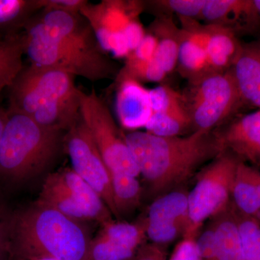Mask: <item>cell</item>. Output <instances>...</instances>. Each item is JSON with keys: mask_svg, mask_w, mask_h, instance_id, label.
Returning a JSON list of instances; mask_svg holds the SVG:
<instances>
[{"mask_svg": "<svg viewBox=\"0 0 260 260\" xmlns=\"http://www.w3.org/2000/svg\"><path fill=\"white\" fill-rule=\"evenodd\" d=\"M125 138L140 175L156 194L187 180L200 166L223 153L214 131L194 130L185 137L132 131Z\"/></svg>", "mask_w": 260, "mask_h": 260, "instance_id": "cell-1", "label": "cell"}, {"mask_svg": "<svg viewBox=\"0 0 260 260\" xmlns=\"http://www.w3.org/2000/svg\"><path fill=\"white\" fill-rule=\"evenodd\" d=\"M90 236L79 221L36 201L10 218L9 256L85 260Z\"/></svg>", "mask_w": 260, "mask_h": 260, "instance_id": "cell-2", "label": "cell"}, {"mask_svg": "<svg viewBox=\"0 0 260 260\" xmlns=\"http://www.w3.org/2000/svg\"><path fill=\"white\" fill-rule=\"evenodd\" d=\"M74 78L61 70L24 64L8 89V109L45 127L68 132L80 119V89Z\"/></svg>", "mask_w": 260, "mask_h": 260, "instance_id": "cell-3", "label": "cell"}, {"mask_svg": "<svg viewBox=\"0 0 260 260\" xmlns=\"http://www.w3.org/2000/svg\"><path fill=\"white\" fill-rule=\"evenodd\" d=\"M8 111L0 144V177L15 182L28 180L55 160L64 148L67 132L45 127L28 116Z\"/></svg>", "mask_w": 260, "mask_h": 260, "instance_id": "cell-4", "label": "cell"}, {"mask_svg": "<svg viewBox=\"0 0 260 260\" xmlns=\"http://www.w3.org/2000/svg\"><path fill=\"white\" fill-rule=\"evenodd\" d=\"M23 32L25 55L32 64L61 70L91 82L115 78L120 70L107 52L80 50L31 27H25Z\"/></svg>", "mask_w": 260, "mask_h": 260, "instance_id": "cell-5", "label": "cell"}, {"mask_svg": "<svg viewBox=\"0 0 260 260\" xmlns=\"http://www.w3.org/2000/svg\"><path fill=\"white\" fill-rule=\"evenodd\" d=\"M144 11V1H103L97 5L89 2L80 13L88 19L104 51L116 57H126L144 38L145 29L139 15Z\"/></svg>", "mask_w": 260, "mask_h": 260, "instance_id": "cell-6", "label": "cell"}, {"mask_svg": "<svg viewBox=\"0 0 260 260\" xmlns=\"http://www.w3.org/2000/svg\"><path fill=\"white\" fill-rule=\"evenodd\" d=\"M189 83L183 96L195 130L213 131L242 108L232 69L210 73Z\"/></svg>", "mask_w": 260, "mask_h": 260, "instance_id": "cell-7", "label": "cell"}, {"mask_svg": "<svg viewBox=\"0 0 260 260\" xmlns=\"http://www.w3.org/2000/svg\"><path fill=\"white\" fill-rule=\"evenodd\" d=\"M37 202L77 221L93 220L103 225L113 220L102 198L73 169L49 174Z\"/></svg>", "mask_w": 260, "mask_h": 260, "instance_id": "cell-8", "label": "cell"}, {"mask_svg": "<svg viewBox=\"0 0 260 260\" xmlns=\"http://www.w3.org/2000/svg\"><path fill=\"white\" fill-rule=\"evenodd\" d=\"M239 161L232 154L223 152L200 174L188 193L189 225L183 237L196 238L205 220L229 208Z\"/></svg>", "mask_w": 260, "mask_h": 260, "instance_id": "cell-9", "label": "cell"}, {"mask_svg": "<svg viewBox=\"0 0 260 260\" xmlns=\"http://www.w3.org/2000/svg\"><path fill=\"white\" fill-rule=\"evenodd\" d=\"M80 114L110 172L140 175L139 169L126 141L125 135L116 124L106 102L93 89L90 93L79 90Z\"/></svg>", "mask_w": 260, "mask_h": 260, "instance_id": "cell-10", "label": "cell"}, {"mask_svg": "<svg viewBox=\"0 0 260 260\" xmlns=\"http://www.w3.org/2000/svg\"><path fill=\"white\" fill-rule=\"evenodd\" d=\"M64 148L71 160L73 170L96 191L112 215L117 218L110 171L81 117L65 133Z\"/></svg>", "mask_w": 260, "mask_h": 260, "instance_id": "cell-11", "label": "cell"}, {"mask_svg": "<svg viewBox=\"0 0 260 260\" xmlns=\"http://www.w3.org/2000/svg\"><path fill=\"white\" fill-rule=\"evenodd\" d=\"M145 237L143 220L137 223L107 222L90 241L85 260H133Z\"/></svg>", "mask_w": 260, "mask_h": 260, "instance_id": "cell-12", "label": "cell"}, {"mask_svg": "<svg viewBox=\"0 0 260 260\" xmlns=\"http://www.w3.org/2000/svg\"><path fill=\"white\" fill-rule=\"evenodd\" d=\"M150 97L153 113L146 132L159 137L181 136L192 126L183 95L162 85L150 90Z\"/></svg>", "mask_w": 260, "mask_h": 260, "instance_id": "cell-13", "label": "cell"}, {"mask_svg": "<svg viewBox=\"0 0 260 260\" xmlns=\"http://www.w3.org/2000/svg\"><path fill=\"white\" fill-rule=\"evenodd\" d=\"M215 134L223 152L251 167H260V109L238 116Z\"/></svg>", "mask_w": 260, "mask_h": 260, "instance_id": "cell-14", "label": "cell"}, {"mask_svg": "<svg viewBox=\"0 0 260 260\" xmlns=\"http://www.w3.org/2000/svg\"><path fill=\"white\" fill-rule=\"evenodd\" d=\"M200 19L227 29L237 37L260 30L254 0H205Z\"/></svg>", "mask_w": 260, "mask_h": 260, "instance_id": "cell-15", "label": "cell"}, {"mask_svg": "<svg viewBox=\"0 0 260 260\" xmlns=\"http://www.w3.org/2000/svg\"><path fill=\"white\" fill-rule=\"evenodd\" d=\"M179 18L181 27L177 67L180 74L191 83L212 73L205 48V25L195 19Z\"/></svg>", "mask_w": 260, "mask_h": 260, "instance_id": "cell-16", "label": "cell"}, {"mask_svg": "<svg viewBox=\"0 0 260 260\" xmlns=\"http://www.w3.org/2000/svg\"><path fill=\"white\" fill-rule=\"evenodd\" d=\"M232 73L240 93L242 107L260 109V36L242 43Z\"/></svg>", "mask_w": 260, "mask_h": 260, "instance_id": "cell-17", "label": "cell"}, {"mask_svg": "<svg viewBox=\"0 0 260 260\" xmlns=\"http://www.w3.org/2000/svg\"><path fill=\"white\" fill-rule=\"evenodd\" d=\"M116 86V112L121 125L131 132L145 127L153 113L150 90L133 80H123Z\"/></svg>", "mask_w": 260, "mask_h": 260, "instance_id": "cell-18", "label": "cell"}, {"mask_svg": "<svg viewBox=\"0 0 260 260\" xmlns=\"http://www.w3.org/2000/svg\"><path fill=\"white\" fill-rule=\"evenodd\" d=\"M207 56L212 73H224L232 68L242 43L234 32L218 25L205 24Z\"/></svg>", "mask_w": 260, "mask_h": 260, "instance_id": "cell-19", "label": "cell"}, {"mask_svg": "<svg viewBox=\"0 0 260 260\" xmlns=\"http://www.w3.org/2000/svg\"><path fill=\"white\" fill-rule=\"evenodd\" d=\"M258 169L239 161L232 189L234 208L239 213L258 219L260 194L257 184Z\"/></svg>", "mask_w": 260, "mask_h": 260, "instance_id": "cell-20", "label": "cell"}, {"mask_svg": "<svg viewBox=\"0 0 260 260\" xmlns=\"http://www.w3.org/2000/svg\"><path fill=\"white\" fill-rule=\"evenodd\" d=\"M144 222L178 225L184 228L186 232L189 225L188 193L172 191L159 197L149 207Z\"/></svg>", "mask_w": 260, "mask_h": 260, "instance_id": "cell-21", "label": "cell"}, {"mask_svg": "<svg viewBox=\"0 0 260 260\" xmlns=\"http://www.w3.org/2000/svg\"><path fill=\"white\" fill-rule=\"evenodd\" d=\"M149 31L158 40L154 59L169 75L177 66L181 28L173 21L172 17H157L150 25Z\"/></svg>", "mask_w": 260, "mask_h": 260, "instance_id": "cell-22", "label": "cell"}, {"mask_svg": "<svg viewBox=\"0 0 260 260\" xmlns=\"http://www.w3.org/2000/svg\"><path fill=\"white\" fill-rule=\"evenodd\" d=\"M215 218L214 260H244L234 208L229 205Z\"/></svg>", "mask_w": 260, "mask_h": 260, "instance_id": "cell-23", "label": "cell"}, {"mask_svg": "<svg viewBox=\"0 0 260 260\" xmlns=\"http://www.w3.org/2000/svg\"><path fill=\"white\" fill-rule=\"evenodd\" d=\"M43 8V0H0V38L23 32Z\"/></svg>", "mask_w": 260, "mask_h": 260, "instance_id": "cell-24", "label": "cell"}, {"mask_svg": "<svg viewBox=\"0 0 260 260\" xmlns=\"http://www.w3.org/2000/svg\"><path fill=\"white\" fill-rule=\"evenodd\" d=\"M24 43L23 32L0 38V95L9 88L23 68Z\"/></svg>", "mask_w": 260, "mask_h": 260, "instance_id": "cell-25", "label": "cell"}, {"mask_svg": "<svg viewBox=\"0 0 260 260\" xmlns=\"http://www.w3.org/2000/svg\"><path fill=\"white\" fill-rule=\"evenodd\" d=\"M110 175L114 205L117 218H120L139 206L142 188L138 177L116 172H110Z\"/></svg>", "mask_w": 260, "mask_h": 260, "instance_id": "cell-26", "label": "cell"}, {"mask_svg": "<svg viewBox=\"0 0 260 260\" xmlns=\"http://www.w3.org/2000/svg\"><path fill=\"white\" fill-rule=\"evenodd\" d=\"M205 0H156L144 1V10L151 11L157 17H179L200 19Z\"/></svg>", "mask_w": 260, "mask_h": 260, "instance_id": "cell-27", "label": "cell"}, {"mask_svg": "<svg viewBox=\"0 0 260 260\" xmlns=\"http://www.w3.org/2000/svg\"><path fill=\"white\" fill-rule=\"evenodd\" d=\"M167 73L155 59L148 61L138 60L131 57H126L125 65L119 70L115 78V84L123 80H133L140 82H161Z\"/></svg>", "mask_w": 260, "mask_h": 260, "instance_id": "cell-28", "label": "cell"}, {"mask_svg": "<svg viewBox=\"0 0 260 260\" xmlns=\"http://www.w3.org/2000/svg\"><path fill=\"white\" fill-rule=\"evenodd\" d=\"M244 260H260V221L243 215L234 208Z\"/></svg>", "mask_w": 260, "mask_h": 260, "instance_id": "cell-29", "label": "cell"}, {"mask_svg": "<svg viewBox=\"0 0 260 260\" xmlns=\"http://www.w3.org/2000/svg\"><path fill=\"white\" fill-rule=\"evenodd\" d=\"M169 260H200L196 238L184 237L178 243Z\"/></svg>", "mask_w": 260, "mask_h": 260, "instance_id": "cell-30", "label": "cell"}, {"mask_svg": "<svg viewBox=\"0 0 260 260\" xmlns=\"http://www.w3.org/2000/svg\"><path fill=\"white\" fill-rule=\"evenodd\" d=\"M158 40L151 32L145 34L143 40L138 47L126 57H131L138 60L148 61L153 59L156 52Z\"/></svg>", "mask_w": 260, "mask_h": 260, "instance_id": "cell-31", "label": "cell"}, {"mask_svg": "<svg viewBox=\"0 0 260 260\" xmlns=\"http://www.w3.org/2000/svg\"><path fill=\"white\" fill-rule=\"evenodd\" d=\"M88 2L85 0H43V10L80 13V10Z\"/></svg>", "mask_w": 260, "mask_h": 260, "instance_id": "cell-32", "label": "cell"}, {"mask_svg": "<svg viewBox=\"0 0 260 260\" xmlns=\"http://www.w3.org/2000/svg\"><path fill=\"white\" fill-rule=\"evenodd\" d=\"M164 246L153 243L143 245L133 260H167V251Z\"/></svg>", "mask_w": 260, "mask_h": 260, "instance_id": "cell-33", "label": "cell"}, {"mask_svg": "<svg viewBox=\"0 0 260 260\" xmlns=\"http://www.w3.org/2000/svg\"><path fill=\"white\" fill-rule=\"evenodd\" d=\"M10 220V218H3L0 214V260H7L9 256Z\"/></svg>", "mask_w": 260, "mask_h": 260, "instance_id": "cell-34", "label": "cell"}, {"mask_svg": "<svg viewBox=\"0 0 260 260\" xmlns=\"http://www.w3.org/2000/svg\"><path fill=\"white\" fill-rule=\"evenodd\" d=\"M8 116V109L0 107V144H1L2 137H3V132H4Z\"/></svg>", "mask_w": 260, "mask_h": 260, "instance_id": "cell-35", "label": "cell"}, {"mask_svg": "<svg viewBox=\"0 0 260 260\" xmlns=\"http://www.w3.org/2000/svg\"><path fill=\"white\" fill-rule=\"evenodd\" d=\"M254 3L260 20V0H254Z\"/></svg>", "mask_w": 260, "mask_h": 260, "instance_id": "cell-36", "label": "cell"}, {"mask_svg": "<svg viewBox=\"0 0 260 260\" xmlns=\"http://www.w3.org/2000/svg\"><path fill=\"white\" fill-rule=\"evenodd\" d=\"M29 260H59L56 259H54V258H49V257H37V258H32V259Z\"/></svg>", "mask_w": 260, "mask_h": 260, "instance_id": "cell-37", "label": "cell"}, {"mask_svg": "<svg viewBox=\"0 0 260 260\" xmlns=\"http://www.w3.org/2000/svg\"><path fill=\"white\" fill-rule=\"evenodd\" d=\"M257 184H258V187H259V194H260V170H259V169H258V172H257Z\"/></svg>", "mask_w": 260, "mask_h": 260, "instance_id": "cell-38", "label": "cell"}, {"mask_svg": "<svg viewBox=\"0 0 260 260\" xmlns=\"http://www.w3.org/2000/svg\"></svg>", "mask_w": 260, "mask_h": 260, "instance_id": "cell-39", "label": "cell"}]
</instances>
